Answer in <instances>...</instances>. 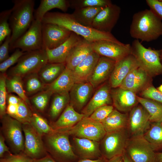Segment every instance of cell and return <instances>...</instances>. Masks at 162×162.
I'll use <instances>...</instances> for the list:
<instances>
[{
	"instance_id": "6da1fadb",
	"label": "cell",
	"mask_w": 162,
	"mask_h": 162,
	"mask_svg": "<svg viewBox=\"0 0 162 162\" xmlns=\"http://www.w3.org/2000/svg\"><path fill=\"white\" fill-rule=\"evenodd\" d=\"M41 22L42 23H50L58 25L81 36L91 43L105 40L120 44H124L118 40L111 33L100 31L81 24L70 14L48 12L44 16Z\"/></svg>"
},
{
	"instance_id": "7a4b0ae2",
	"label": "cell",
	"mask_w": 162,
	"mask_h": 162,
	"mask_svg": "<svg viewBox=\"0 0 162 162\" xmlns=\"http://www.w3.org/2000/svg\"><path fill=\"white\" fill-rule=\"evenodd\" d=\"M131 37L149 42L162 35V22L150 10L146 9L134 14L130 28Z\"/></svg>"
},
{
	"instance_id": "3957f363",
	"label": "cell",
	"mask_w": 162,
	"mask_h": 162,
	"mask_svg": "<svg viewBox=\"0 0 162 162\" xmlns=\"http://www.w3.org/2000/svg\"><path fill=\"white\" fill-rule=\"evenodd\" d=\"M12 2L14 6L9 20L11 30L10 49L28 29L34 20V0H14Z\"/></svg>"
},
{
	"instance_id": "277c9868",
	"label": "cell",
	"mask_w": 162,
	"mask_h": 162,
	"mask_svg": "<svg viewBox=\"0 0 162 162\" xmlns=\"http://www.w3.org/2000/svg\"><path fill=\"white\" fill-rule=\"evenodd\" d=\"M69 136L65 132L55 130L43 136L47 153L56 161L70 162L77 158L69 141Z\"/></svg>"
},
{
	"instance_id": "5b68a950",
	"label": "cell",
	"mask_w": 162,
	"mask_h": 162,
	"mask_svg": "<svg viewBox=\"0 0 162 162\" xmlns=\"http://www.w3.org/2000/svg\"><path fill=\"white\" fill-rule=\"evenodd\" d=\"M131 47V53L136 58L139 67L149 76H155L162 73L160 50L146 48L136 39L133 42Z\"/></svg>"
},
{
	"instance_id": "8992f818",
	"label": "cell",
	"mask_w": 162,
	"mask_h": 162,
	"mask_svg": "<svg viewBox=\"0 0 162 162\" xmlns=\"http://www.w3.org/2000/svg\"><path fill=\"white\" fill-rule=\"evenodd\" d=\"M48 62L45 50L26 52L20 58L16 65L10 68L8 74L23 78L30 74L38 73Z\"/></svg>"
},
{
	"instance_id": "52a82bcc",
	"label": "cell",
	"mask_w": 162,
	"mask_h": 162,
	"mask_svg": "<svg viewBox=\"0 0 162 162\" xmlns=\"http://www.w3.org/2000/svg\"><path fill=\"white\" fill-rule=\"evenodd\" d=\"M1 120V133L12 151L15 154L23 153L25 137L22 124L7 114Z\"/></svg>"
},
{
	"instance_id": "ba28073f",
	"label": "cell",
	"mask_w": 162,
	"mask_h": 162,
	"mask_svg": "<svg viewBox=\"0 0 162 162\" xmlns=\"http://www.w3.org/2000/svg\"><path fill=\"white\" fill-rule=\"evenodd\" d=\"M129 138L126 128L106 132L99 142L102 156L109 160L123 154Z\"/></svg>"
},
{
	"instance_id": "9c48e42d",
	"label": "cell",
	"mask_w": 162,
	"mask_h": 162,
	"mask_svg": "<svg viewBox=\"0 0 162 162\" xmlns=\"http://www.w3.org/2000/svg\"><path fill=\"white\" fill-rule=\"evenodd\" d=\"M124 152L134 162H155V152L143 136L129 137Z\"/></svg>"
},
{
	"instance_id": "30bf717a",
	"label": "cell",
	"mask_w": 162,
	"mask_h": 162,
	"mask_svg": "<svg viewBox=\"0 0 162 162\" xmlns=\"http://www.w3.org/2000/svg\"><path fill=\"white\" fill-rule=\"evenodd\" d=\"M69 135L79 138H86L100 142L106 133L100 122L89 117H84L72 127L62 130Z\"/></svg>"
},
{
	"instance_id": "8fae6325",
	"label": "cell",
	"mask_w": 162,
	"mask_h": 162,
	"mask_svg": "<svg viewBox=\"0 0 162 162\" xmlns=\"http://www.w3.org/2000/svg\"><path fill=\"white\" fill-rule=\"evenodd\" d=\"M42 23L34 20L26 32L14 43L10 50L19 49L24 52L43 49Z\"/></svg>"
},
{
	"instance_id": "7c38bea8",
	"label": "cell",
	"mask_w": 162,
	"mask_h": 162,
	"mask_svg": "<svg viewBox=\"0 0 162 162\" xmlns=\"http://www.w3.org/2000/svg\"><path fill=\"white\" fill-rule=\"evenodd\" d=\"M24 135L25 143L23 153L33 159H38L48 153L43 137L30 123L22 124Z\"/></svg>"
},
{
	"instance_id": "4fadbf2b",
	"label": "cell",
	"mask_w": 162,
	"mask_h": 162,
	"mask_svg": "<svg viewBox=\"0 0 162 162\" xmlns=\"http://www.w3.org/2000/svg\"><path fill=\"white\" fill-rule=\"evenodd\" d=\"M149 115L140 104L130 112L126 129L129 137L143 136L149 128L151 122Z\"/></svg>"
},
{
	"instance_id": "5bb4252c",
	"label": "cell",
	"mask_w": 162,
	"mask_h": 162,
	"mask_svg": "<svg viewBox=\"0 0 162 162\" xmlns=\"http://www.w3.org/2000/svg\"><path fill=\"white\" fill-rule=\"evenodd\" d=\"M93 50L100 56L106 57L117 62L131 53L129 44H120L107 40H98L91 43Z\"/></svg>"
},
{
	"instance_id": "9a60e30c",
	"label": "cell",
	"mask_w": 162,
	"mask_h": 162,
	"mask_svg": "<svg viewBox=\"0 0 162 162\" xmlns=\"http://www.w3.org/2000/svg\"><path fill=\"white\" fill-rule=\"evenodd\" d=\"M72 32L56 24L42 23L43 49L55 48L66 41Z\"/></svg>"
},
{
	"instance_id": "2e32d148",
	"label": "cell",
	"mask_w": 162,
	"mask_h": 162,
	"mask_svg": "<svg viewBox=\"0 0 162 162\" xmlns=\"http://www.w3.org/2000/svg\"><path fill=\"white\" fill-rule=\"evenodd\" d=\"M121 8L112 3L105 7L97 15L92 27L98 31L111 33L119 18Z\"/></svg>"
},
{
	"instance_id": "e0dca14e",
	"label": "cell",
	"mask_w": 162,
	"mask_h": 162,
	"mask_svg": "<svg viewBox=\"0 0 162 162\" xmlns=\"http://www.w3.org/2000/svg\"><path fill=\"white\" fill-rule=\"evenodd\" d=\"M139 67L136 58L131 53L116 62L110 77L109 83L111 87H119L129 74Z\"/></svg>"
},
{
	"instance_id": "ac0fdd59",
	"label": "cell",
	"mask_w": 162,
	"mask_h": 162,
	"mask_svg": "<svg viewBox=\"0 0 162 162\" xmlns=\"http://www.w3.org/2000/svg\"><path fill=\"white\" fill-rule=\"evenodd\" d=\"M111 95L113 106L125 113L130 112L138 103L135 93L120 87L111 90Z\"/></svg>"
},
{
	"instance_id": "d6986e66",
	"label": "cell",
	"mask_w": 162,
	"mask_h": 162,
	"mask_svg": "<svg viewBox=\"0 0 162 162\" xmlns=\"http://www.w3.org/2000/svg\"><path fill=\"white\" fill-rule=\"evenodd\" d=\"M83 39V38L72 32L68 39L58 47L51 50L46 48L45 50L48 57V63H65L71 50Z\"/></svg>"
},
{
	"instance_id": "ffe728a7",
	"label": "cell",
	"mask_w": 162,
	"mask_h": 162,
	"mask_svg": "<svg viewBox=\"0 0 162 162\" xmlns=\"http://www.w3.org/2000/svg\"><path fill=\"white\" fill-rule=\"evenodd\" d=\"M94 89L89 82L75 83L69 92V104L76 111H81L92 98Z\"/></svg>"
},
{
	"instance_id": "44dd1931",
	"label": "cell",
	"mask_w": 162,
	"mask_h": 162,
	"mask_svg": "<svg viewBox=\"0 0 162 162\" xmlns=\"http://www.w3.org/2000/svg\"><path fill=\"white\" fill-rule=\"evenodd\" d=\"M110 86L105 83L100 86L85 106L81 111L85 117H89L98 108L106 105H112Z\"/></svg>"
},
{
	"instance_id": "7402d4cb",
	"label": "cell",
	"mask_w": 162,
	"mask_h": 162,
	"mask_svg": "<svg viewBox=\"0 0 162 162\" xmlns=\"http://www.w3.org/2000/svg\"><path fill=\"white\" fill-rule=\"evenodd\" d=\"M72 146L81 159H95L102 156L99 142L73 137Z\"/></svg>"
},
{
	"instance_id": "603a6c76",
	"label": "cell",
	"mask_w": 162,
	"mask_h": 162,
	"mask_svg": "<svg viewBox=\"0 0 162 162\" xmlns=\"http://www.w3.org/2000/svg\"><path fill=\"white\" fill-rule=\"evenodd\" d=\"M116 62L108 58L100 56L88 82L94 88L110 78Z\"/></svg>"
},
{
	"instance_id": "cb8c5ba5",
	"label": "cell",
	"mask_w": 162,
	"mask_h": 162,
	"mask_svg": "<svg viewBox=\"0 0 162 162\" xmlns=\"http://www.w3.org/2000/svg\"><path fill=\"white\" fill-rule=\"evenodd\" d=\"M100 56L93 50L72 70L75 83L88 82Z\"/></svg>"
},
{
	"instance_id": "d4e9b609",
	"label": "cell",
	"mask_w": 162,
	"mask_h": 162,
	"mask_svg": "<svg viewBox=\"0 0 162 162\" xmlns=\"http://www.w3.org/2000/svg\"><path fill=\"white\" fill-rule=\"evenodd\" d=\"M84 117L83 114L79 113L69 104L57 120L50 126L54 130H65L75 125Z\"/></svg>"
},
{
	"instance_id": "484cf974",
	"label": "cell",
	"mask_w": 162,
	"mask_h": 162,
	"mask_svg": "<svg viewBox=\"0 0 162 162\" xmlns=\"http://www.w3.org/2000/svg\"><path fill=\"white\" fill-rule=\"evenodd\" d=\"M148 76L145 70L139 67L129 74L119 87L136 93L146 85L148 81Z\"/></svg>"
},
{
	"instance_id": "4316f807",
	"label": "cell",
	"mask_w": 162,
	"mask_h": 162,
	"mask_svg": "<svg viewBox=\"0 0 162 162\" xmlns=\"http://www.w3.org/2000/svg\"><path fill=\"white\" fill-rule=\"evenodd\" d=\"M93 51L91 43L83 39L70 51L65 62L66 68L73 70Z\"/></svg>"
},
{
	"instance_id": "83f0119b",
	"label": "cell",
	"mask_w": 162,
	"mask_h": 162,
	"mask_svg": "<svg viewBox=\"0 0 162 162\" xmlns=\"http://www.w3.org/2000/svg\"><path fill=\"white\" fill-rule=\"evenodd\" d=\"M75 83L72 70L65 68L54 81L46 85L45 89L50 91L53 94L68 93Z\"/></svg>"
},
{
	"instance_id": "f1b7e54d",
	"label": "cell",
	"mask_w": 162,
	"mask_h": 162,
	"mask_svg": "<svg viewBox=\"0 0 162 162\" xmlns=\"http://www.w3.org/2000/svg\"><path fill=\"white\" fill-rule=\"evenodd\" d=\"M128 115L114 109L101 123L106 132L126 128Z\"/></svg>"
},
{
	"instance_id": "f546056e",
	"label": "cell",
	"mask_w": 162,
	"mask_h": 162,
	"mask_svg": "<svg viewBox=\"0 0 162 162\" xmlns=\"http://www.w3.org/2000/svg\"><path fill=\"white\" fill-rule=\"evenodd\" d=\"M69 7V0H41L34 12V18L41 22L45 15L50 10L57 8L65 12Z\"/></svg>"
},
{
	"instance_id": "4dcf8cb0",
	"label": "cell",
	"mask_w": 162,
	"mask_h": 162,
	"mask_svg": "<svg viewBox=\"0 0 162 162\" xmlns=\"http://www.w3.org/2000/svg\"><path fill=\"white\" fill-rule=\"evenodd\" d=\"M143 136L155 152H162V122L151 123Z\"/></svg>"
},
{
	"instance_id": "1f68e13d",
	"label": "cell",
	"mask_w": 162,
	"mask_h": 162,
	"mask_svg": "<svg viewBox=\"0 0 162 162\" xmlns=\"http://www.w3.org/2000/svg\"><path fill=\"white\" fill-rule=\"evenodd\" d=\"M66 68L65 63H47L38 72V75L46 85L50 84L62 73Z\"/></svg>"
},
{
	"instance_id": "d6a6232c",
	"label": "cell",
	"mask_w": 162,
	"mask_h": 162,
	"mask_svg": "<svg viewBox=\"0 0 162 162\" xmlns=\"http://www.w3.org/2000/svg\"><path fill=\"white\" fill-rule=\"evenodd\" d=\"M104 8L88 7L77 8L75 9L71 14L79 23L85 26L92 27L94 18Z\"/></svg>"
},
{
	"instance_id": "836d02e7",
	"label": "cell",
	"mask_w": 162,
	"mask_h": 162,
	"mask_svg": "<svg viewBox=\"0 0 162 162\" xmlns=\"http://www.w3.org/2000/svg\"><path fill=\"white\" fill-rule=\"evenodd\" d=\"M138 103L147 110L151 123L162 122V104L154 100L137 96Z\"/></svg>"
},
{
	"instance_id": "e575fe53",
	"label": "cell",
	"mask_w": 162,
	"mask_h": 162,
	"mask_svg": "<svg viewBox=\"0 0 162 162\" xmlns=\"http://www.w3.org/2000/svg\"><path fill=\"white\" fill-rule=\"evenodd\" d=\"M24 88L26 95L30 96L44 90L46 85L40 78L38 73L30 74L22 78Z\"/></svg>"
},
{
	"instance_id": "d590c367",
	"label": "cell",
	"mask_w": 162,
	"mask_h": 162,
	"mask_svg": "<svg viewBox=\"0 0 162 162\" xmlns=\"http://www.w3.org/2000/svg\"><path fill=\"white\" fill-rule=\"evenodd\" d=\"M6 84L8 94L12 93L16 94L19 98L30 106V103L25 91L22 78L17 76H7Z\"/></svg>"
},
{
	"instance_id": "8d00e7d4",
	"label": "cell",
	"mask_w": 162,
	"mask_h": 162,
	"mask_svg": "<svg viewBox=\"0 0 162 162\" xmlns=\"http://www.w3.org/2000/svg\"><path fill=\"white\" fill-rule=\"evenodd\" d=\"M70 101L69 93L54 94L49 111L51 118H56L69 104Z\"/></svg>"
},
{
	"instance_id": "74e56055",
	"label": "cell",
	"mask_w": 162,
	"mask_h": 162,
	"mask_svg": "<svg viewBox=\"0 0 162 162\" xmlns=\"http://www.w3.org/2000/svg\"><path fill=\"white\" fill-rule=\"evenodd\" d=\"M53 94L50 91L44 89L32 96L29 99L30 103L35 109L42 112L46 109L51 97Z\"/></svg>"
},
{
	"instance_id": "f35d334b",
	"label": "cell",
	"mask_w": 162,
	"mask_h": 162,
	"mask_svg": "<svg viewBox=\"0 0 162 162\" xmlns=\"http://www.w3.org/2000/svg\"><path fill=\"white\" fill-rule=\"evenodd\" d=\"M30 124L42 137L55 131L44 118L36 113H33Z\"/></svg>"
},
{
	"instance_id": "ab89813d",
	"label": "cell",
	"mask_w": 162,
	"mask_h": 162,
	"mask_svg": "<svg viewBox=\"0 0 162 162\" xmlns=\"http://www.w3.org/2000/svg\"><path fill=\"white\" fill-rule=\"evenodd\" d=\"M70 7L75 9L88 7H105L112 4L109 0H69Z\"/></svg>"
},
{
	"instance_id": "60d3db41",
	"label": "cell",
	"mask_w": 162,
	"mask_h": 162,
	"mask_svg": "<svg viewBox=\"0 0 162 162\" xmlns=\"http://www.w3.org/2000/svg\"><path fill=\"white\" fill-rule=\"evenodd\" d=\"M12 9L2 11L0 13V45L6 38L11 35V30L8 23Z\"/></svg>"
},
{
	"instance_id": "b9f144b4",
	"label": "cell",
	"mask_w": 162,
	"mask_h": 162,
	"mask_svg": "<svg viewBox=\"0 0 162 162\" xmlns=\"http://www.w3.org/2000/svg\"><path fill=\"white\" fill-rule=\"evenodd\" d=\"M26 103L21 99L18 104L16 114L13 118L22 124L30 123L33 113Z\"/></svg>"
},
{
	"instance_id": "7bdbcfd3",
	"label": "cell",
	"mask_w": 162,
	"mask_h": 162,
	"mask_svg": "<svg viewBox=\"0 0 162 162\" xmlns=\"http://www.w3.org/2000/svg\"><path fill=\"white\" fill-rule=\"evenodd\" d=\"M8 76L5 74L1 73L0 76V118L6 114V105L8 93L6 81Z\"/></svg>"
},
{
	"instance_id": "ee69618b",
	"label": "cell",
	"mask_w": 162,
	"mask_h": 162,
	"mask_svg": "<svg viewBox=\"0 0 162 162\" xmlns=\"http://www.w3.org/2000/svg\"><path fill=\"white\" fill-rule=\"evenodd\" d=\"M112 105H106L96 109L89 117L92 120L101 123L114 109Z\"/></svg>"
},
{
	"instance_id": "f6af8a7d",
	"label": "cell",
	"mask_w": 162,
	"mask_h": 162,
	"mask_svg": "<svg viewBox=\"0 0 162 162\" xmlns=\"http://www.w3.org/2000/svg\"><path fill=\"white\" fill-rule=\"evenodd\" d=\"M19 49H16L14 53L7 59L0 63V71L1 73H5L8 69L18 61L20 58L24 54Z\"/></svg>"
},
{
	"instance_id": "bcb514c9",
	"label": "cell",
	"mask_w": 162,
	"mask_h": 162,
	"mask_svg": "<svg viewBox=\"0 0 162 162\" xmlns=\"http://www.w3.org/2000/svg\"><path fill=\"white\" fill-rule=\"evenodd\" d=\"M143 98L150 99L162 104V93L153 86H150L142 92Z\"/></svg>"
},
{
	"instance_id": "7dc6e473",
	"label": "cell",
	"mask_w": 162,
	"mask_h": 162,
	"mask_svg": "<svg viewBox=\"0 0 162 162\" xmlns=\"http://www.w3.org/2000/svg\"><path fill=\"white\" fill-rule=\"evenodd\" d=\"M33 159L23 153L18 154H8L1 158L0 162H33Z\"/></svg>"
},
{
	"instance_id": "c3c4849f",
	"label": "cell",
	"mask_w": 162,
	"mask_h": 162,
	"mask_svg": "<svg viewBox=\"0 0 162 162\" xmlns=\"http://www.w3.org/2000/svg\"><path fill=\"white\" fill-rule=\"evenodd\" d=\"M146 2L154 14L162 20V0H146Z\"/></svg>"
},
{
	"instance_id": "681fc988",
	"label": "cell",
	"mask_w": 162,
	"mask_h": 162,
	"mask_svg": "<svg viewBox=\"0 0 162 162\" xmlns=\"http://www.w3.org/2000/svg\"><path fill=\"white\" fill-rule=\"evenodd\" d=\"M11 35H8L5 39L0 46V62H3L9 56V50Z\"/></svg>"
},
{
	"instance_id": "f907efd6",
	"label": "cell",
	"mask_w": 162,
	"mask_h": 162,
	"mask_svg": "<svg viewBox=\"0 0 162 162\" xmlns=\"http://www.w3.org/2000/svg\"><path fill=\"white\" fill-rule=\"evenodd\" d=\"M5 140L2 133L0 135V157H4V155L6 152L9 154H11L9 148L6 145Z\"/></svg>"
},
{
	"instance_id": "816d5d0a",
	"label": "cell",
	"mask_w": 162,
	"mask_h": 162,
	"mask_svg": "<svg viewBox=\"0 0 162 162\" xmlns=\"http://www.w3.org/2000/svg\"><path fill=\"white\" fill-rule=\"evenodd\" d=\"M17 107L18 104H8L6 108V114L14 118L16 114Z\"/></svg>"
},
{
	"instance_id": "f5cc1de1",
	"label": "cell",
	"mask_w": 162,
	"mask_h": 162,
	"mask_svg": "<svg viewBox=\"0 0 162 162\" xmlns=\"http://www.w3.org/2000/svg\"><path fill=\"white\" fill-rule=\"evenodd\" d=\"M21 98L17 96L11 94H8L7 102L8 104H18Z\"/></svg>"
},
{
	"instance_id": "db71d44e",
	"label": "cell",
	"mask_w": 162,
	"mask_h": 162,
	"mask_svg": "<svg viewBox=\"0 0 162 162\" xmlns=\"http://www.w3.org/2000/svg\"><path fill=\"white\" fill-rule=\"evenodd\" d=\"M33 162H58L50 154H47L40 158L33 159Z\"/></svg>"
},
{
	"instance_id": "11a10c76",
	"label": "cell",
	"mask_w": 162,
	"mask_h": 162,
	"mask_svg": "<svg viewBox=\"0 0 162 162\" xmlns=\"http://www.w3.org/2000/svg\"><path fill=\"white\" fill-rule=\"evenodd\" d=\"M108 160L103 156L95 159H80L76 162H107Z\"/></svg>"
},
{
	"instance_id": "9f6ffc18",
	"label": "cell",
	"mask_w": 162,
	"mask_h": 162,
	"mask_svg": "<svg viewBox=\"0 0 162 162\" xmlns=\"http://www.w3.org/2000/svg\"><path fill=\"white\" fill-rule=\"evenodd\" d=\"M107 162H123V154L115 156L108 160Z\"/></svg>"
},
{
	"instance_id": "6f0895ef",
	"label": "cell",
	"mask_w": 162,
	"mask_h": 162,
	"mask_svg": "<svg viewBox=\"0 0 162 162\" xmlns=\"http://www.w3.org/2000/svg\"><path fill=\"white\" fill-rule=\"evenodd\" d=\"M155 162H162V152H155Z\"/></svg>"
},
{
	"instance_id": "680465c9",
	"label": "cell",
	"mask_w": 162,
	"mask_h": 162,
	"mask_svg": "<svg viewBox=\"0 0 162 162\" xmlns=\"http://www.w3.org/2000/svg\"><path fill=\"white\" fill-rule=\"evenodd\" d=\"M123 162H134L124 152L123 154Z\"/></svg>"
},
{
	"instance_id": "91938a15",
	"label": "cell",
	"mask_w": 162,
	"mask_h": 162,
	"mask_svg": "<svg viewBox=\"0 0 162 162\" xmlns=\"http://www.w3.org/2000/svg\"><path fill=\"white\" fill-rule=\"evenodd\" d=\"M157 89L160 92L162 93V84L160 85L157 88Z\"/></svg>"
},
{
	"instance_id": "94428289",
	"label": "cell",
	"mask_w": 162,
	"mask_h": 162,
	"mask_svg": "<svg viewBox=\"0 0 162 162\" xmlns=\"http://www.w3.org/2000/svg\"><path fill=\"white\" fill-rule=\"evenodd\" d=\"M161 61H162V54L160 55Z\"/></svg>"
},
{
	"instance_id": "6125c7cd",
	"label": "cell",
	"mask_w": 162,
	"mask_h": 162,
	"mask_svg": "<svg viewBox=\"0 0 162 162\" xmlns=\"http://www.w3.org/2000/svg\"><path fill=\"white\" fill-rule=\"evenodd\" d=\"M161 54H162V48L161 50H160Z\"/></svg>"
}]
</instances>
